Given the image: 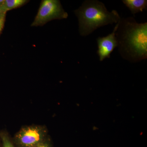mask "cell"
Instances as JSON below:
<instances>
[{
	"mask_svg": "<svg viewBox=\"0 0 147 147\" xmlns=\"http://www.w3.org/2000/svg\"><path fill=\"white\" fill-rule=\"evenodd\" d=\"M79 21V32L87 36L106 25L117 24L120 19L116 10L108 11L105 5L97 0H86L74 11Z\"/></svg>",
	"mask_w": 147,
	"mask_h": 147,
	"instance_id": "2",
	"label": "cell"
},
{
	"mask_svg": "<svg viewBox=\"0 0 147 147\" xmlns=\"http://www.w3.org/2000/svg\"><path fill=\"white\" fill-rule=\"evenodd\" d=\"M0 147H2L1 142V139H0Z\"/></svg>",
	"mask_w": 147,
	"mask_h": 147,
	"instance_id": "12",
	"label": "cell"
},
{
	"mask_svg": "<svg viewBox=\"0 0 147 147\" xmlns=\"http://www.w3.org/2000/svg\"><path fill=\"white\" fill-rule=\"evenodd\" d=\"M67 17L68 13L63 8L59 1L44 0L41 2L31 26H42L52 20L65 19Z\"/></svg>",
	"mask_w": 147,
	"mask_h": 147,
	"instance_id": "4",
	"label": "cell"
},
{
	"mask_svg": "<svg viewBox=\"0 0 147 147\" xmlns=\"http://www.w3.org/2000/svg\"><path fill=\"white\" fill-rule=\"evenodd\" d=\"M26 0H4L1 9L4 12L20 7L28 2Z\"/></svg>",
	"mask_w": 147,
	"mask_h": 147,
	"instance_id": "7",
	"label": "cell"
},
{
	"mask_svg": "<svg viewBox=\"0 0 147 147\" xmlns=\"http://www.w3.org/2000/svg\"><path fill=\"white\" fill-rule=\"evenodd\" d=\"M36 147H53L50 139L47 137V139L44 140L42 143H40L39 145Z\"/></svg>",
	"mask_w": 147,
	"mask_h": 147,
	"instance_id": "10",
	"label": "cell"
},
{
	"mask_svg": "<svg viewBox=\"0 0 147 147\" xmlns=\"http://www.w3.org/2000/svg\"><path fill=\"white\" fill-rule=\"evenodd\" d=\"M6 12H2L0 13V34L4 26L5 23Z\"/></svg>",
	"mask_w": 147,
	"mask_h": 147,
	"instance_id": "9",
	"label": "cell"
},
{
	"mask_svg": "<svg viewBox=\"0 0 147 147\" xmlns=\"http://www.w3.org/2000/svg\"><path fill=\"white\" fill-rule=\"evenodd\" d=\"M116 32L119 53L131 63L147 58V23H137L132 17L120 18Z\"/></svg>",
	"mask_w": 147,
	"mask_h": 147,
	"instance_id": "1",
	"label": "cell"
},
{
	"mask_svg": "<svg viewBox=\"0 0 147 147\" xmlns=\"http://www.w3.org/2000/svg\"><path fill=\"white\" fill-rule=\"evenodd\" d=\"M118 26V23L111 34L106 36L99 37L96 40L98 47L97 53L100 61L107 58H110L111 53L116 47H118V42L116 36V32Z\"/></svg>",
	"mask_w": 147,
	"mask_h": 147,
	"instance_id": "5",
	"label": "cell"
},
{
	"mask_svg": "<svg viewBox=\"0 0 147 147\" xmlns=\"http://www.w3.org/2000/svg\"><path fill=\"white\" fill-rule=\"evenodd\" d=\"M2 147H15L8 134L4 131L0 132Z\"/></svg>",
	"mask_w": 147,
	"mask_h": 147,
	"instance_id": "8",
	"label": "cell"
},
{
	"mask_svg": "<svg viewBox=\"0 0 147 147\" xmlns=\"http://www.w3.org/2000/svg\"><path fill=\"white\" fill-rule=\"evenodd\" d=\"M2 12H3V11L2 10L1 7H0V13H2Z\"/></svg>",
	"mask_w": 147,
	"mask_h": 147,
	"instance_id": "11",
	"label": "cell"
},
{
	"mask_svg": "<svg viewBox=\"0 0 147 147\" xmlns=\"http://www.w3.org/2000/svg\"><path fill=\"white\" fill-rule=\"evenodd\" d=\"M122 2L134 15L139 12H143L147 8L146 0H123Z\"/></svg>",
	"mask_w": 147,
	"mask_h": 147,
	"instance_id": "6",
	"label": "cell"
},
{
	"mask_svg": "<svg viewBox=\"0 0 147 147\" xmlns=\"http://www.w3.org/2000/svg\"><path fill=\"white\" fill-rule=\"evenodd\" d=\"M47 134L46 127L32 125L22 127L13 139L18 147H36L47 139Z\"/></svg>",
	"mask_w": 147,
	"mask_h": 147,
	"instance_id": "3",
	"label": "cell"
}]
</instances>
